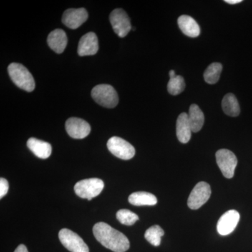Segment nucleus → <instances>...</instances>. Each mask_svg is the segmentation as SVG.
<instances>
[{"label": "nucleus", "instance_id": "obj_11", "mask_svg": "<svg viewBox=\"0 0 252 252\" xmlns=\"http://www.w3.org/2000/svg\"><path fill=\"white\" fill-rule=\"evenodd\" d=\"M240 219V214L236 210H231L225 212L219 220L217 231L221 235L230 234L238 225Z\"/></svg>", "mask_w": 252, "mask_h": 252}, {"label": "nucleus", "instance_id": "obj_13", "mask_svg": "<svg viewBox=\"0 0 252 252\" xmlns=\"http://www.w3.org/2000/svg\"><path fill=\"white\" fill-rule=\"evenodd\" d=\"M99 49L98 39L94 32H89L81 38L78 46V54L80 56H93Z\"/></svg>", "mask_w": 252, "mask_h": 252}, {"label": "nucleus", "instance_id": "obj_18", "mask_svg": "<svg viewBox=\"0 0 252 252\" xmlns=\"http://www.w3.org/2000/svg\"><path fill=\"white\" fill-rule=\"evenodd\" d=\"M188 115L192 132H199L201 130L205 122L203 112L197 104H193L190 105Z\"/></svg>", "mask_w": 252, "mask_h": 252}, {"label": "nucleus", "instance_id": "obj_1", "mask_svg": "<svg viewBox=\"0 0 252 252\" xmlns=\"http://www.w3.org/2000/svg\"><path fill=\"white\" fill-rule=\"evenodd\" d=\"M94 238L101 245L114 252H125L130 248V242L125 235L104 222L94 225Z\"/></svg>", "mask_w": 252, "mask_h": 252}, {"label": "nucleus", "instance_id": "obj_3", "mask_svg": "<svg viewBox=\"0 0 252 252\" xmlns=\"http://www.w3.org/2000/svg\"><path fill=\"white\" fill-rule=\"evenodd\" d=\"M91 95L97 104L106 108H114L119 103L117 91L108 84L94 86L91 92Z\"/></svg>", "mask_w": 252, "mask_h": 252}, {"label": "nucleus", "instance_id": "obj_6", "mask_svg": "<svg viewBox=\"0 0 252 252\" xmlns=\"http://www.w3.org/2000/svg\"><path fill=\"white\" fill-rule=\"evenodd\" d=\"M217 163L225 178H233L235 167L238 165V158L228 149H222L217 152Z\"/></svg>", "mask_w": 252, "mask_h": 252}, {"label": "nucleus", "instance_id": "obj_15", "mask_svg": "<svg viewBox=\"0 0 252 252\" xmlns=\"http://www.w3.org/2000/svg\"><path fill=\"white\" fill-rule=\"evenodd\" d=\"M177 137L182 143L186 144L189 142L191 137V127L189 120V115L187 113H182L177 120Z\"/></svg>", "mask_w": 252, "mask_h": 252}, {"label": "nucleus", "instance_id": "obj_12", "mask_svg": "<svg viewBox=\"0 0 252 252\" xmlns=\"http://www.w3.org/2000/svg\"><path fill=\"white\" fill-rule=\"evenodd\" d=\"M89 14L84 8L69 9L63 14L62 21L64 26L70 29H77L87 21Z\"/></svg>", "mask_w": 252, "mask_h": 252}, {"label": "nucleus", "instance_id": "obj_14", "mask_svg": "<svg viewBox=\"0 0 252 252\" xmlns=\"http://www.w3.org/2000/svg\"><path fill=\"white\" fill-rule=\"evenodd\" d=\"M48 44L56 54H62L67 44L66 33L61 29L54 30L48 36Z\"/></svg>", "mask_w": 252, "mask_h": 252}, {"label": "nucleus", "instance_id": "obj_19", "mask_svg": "<svg viewBox=\"0 0 252 252\" xmlns=\"http://www.w3.org/2000/svg\"><path fill=\"white\" fill-rule=\"evenodd\" d=\"M129 203L135 206L149 205L152 206L157 203V197L154 194L145 191L135 192L130 194L128 198Z\"/></svg>", "mask_w": 252, "mask_h": 252}, {"label": "nucleus", "instance_id": "obj_26", "mask_svg": "<svg viewBox=\"0 0 252 252\" xmlns=\"http://www.w3.org/2000/svg\"><path fill=\"white\" fill-rule=\"evenodd\" d=\"M14 252H28V250L26 245H20L16 249Z\"/></svg>", "mask_w": 252, "mask_h": 252}, {"label": "nucleus", "instance_id": "obj_16", "mask_svg": "<svg viewBox=\"0 0 252 252\" xmlns=\"http://www.w3.org/2000/svg\"><path fill=\"white\" fill-rule=\"evenodd\" d=\"M27 146L30 150L39 158H48L52 152L51 144L34 137H31L28 140Z\"/></svg>", "mask_w": 252, "mask_h": 252}, {"label": "nucleus", "instance_id": "obj_22", "mask_svg": "<svg viewBox=\"0 0 252 252\" xmlns=\"http://www.w3.org/2000/svg\"><path fill=\"white\" fill-rule=\"evenodd\" d=\"M164 233H165L161 227L155 225L147 230L144 234V238L149 243L154 246L158 247L161 243V238L163 236Z\"/></svg>", "mask_w": 252, "mask_h": 252}, {"label": "nucleus", "instance_id": "obj_17", "mask_svg": "<svg viewBox=\"0 0 252 252\" xmlns=\"http://www.w3.org/2000/svg\"><path fill=\"white\" fill-rule=\"evenodd\" d=\"M178 25L181 31L185 35L197 37L200 35V28L198 23L190 16L183 15L178 18Z\"/></svg>", "mask_w": 252, "mask_h": 252}, {"label": "nucleus", "instance_id": "obj_10", "mask_svg": "<svg viewBox=\"0 0 252 252\" xmlns=\"http://www.w3.org/2000/svg\"><path fill=\"white\" fill-rule=\"evenodd\" d=\"M68 135L74 139H84L91 132V126L89 123L79 118H70L65 124Z\"/></svg>", "mask_w": 252, "mask_h": 252}, {"label": "nucleus", "instance_id": "obj_21", "mask_svg": "<svg viewBox=\"0 0 252 252\" xmlns=\"http://www.w3.org/2000/svg\"><path fill=\"white\" fill-rule=\"evenodd\" d=\"M222 64L219 63H212L204 72V79L207 84H215L220 79L222 72Z\"/></svg>", "mask_w": 252, "mask_h": 252}, {"label": "nucleus", "instance_id": "obj_27", "mask_svg": "<svg viewBox=\"0 0 252 252\" xmlns=\"http://www.w3.org/2000/svg\"><path fill=\"white\" fill-rule=\"evenodd\" d=\"M242 0H225V2L230 4H236L242 2Z\"/></svg>", "mask_w": 252, "mask_h": 252}, {"label": "nucleus", "instance_id": "obj_5", "mask_svg": "<svg viewBox=\"0 0 252 252\" xmlns=\"http://www.w3.org/2000/svg\"><path fill=\"white\" fill-rule=\"evenodd\" d=\"M60 241L71 252H89L88 245L83 239L72 230L63 228L59 233Z\"/></svg>", "mask_w": 252, "mask_h": 252}, {"label": "nucleus", "instance_id": "obj_7", "mask_svg": "<svg viewBox=\"0 0 252 252\" xmlns=\"http://www.w3.org/2000/svg\"><path fill=\"white\" fill-rule=\"evenodd\" d=\"M109 152L122 160H130L135 154V149L132 144L119 137H112L107 142Z\"/></svg>", "mask_w": 252, "mask_h": 252}, {"label": "nucleus", "instance_id": "obj_23", "mask_svg": "<svg viewBox=\"0 0 252 252\" xmlns=\"http://www.w3.org/2000/svg\"><path fill=\"white\" fill-rule=\"evenodd\" d=\"M185 89V79L182 76L177 75L170 79L167 84V91L172 95H177L183 92Z\"/></svg>", "mask_w": 252, "mask_h": 252}, {"label": "nucleus", "instance_id": "obj_24", "mask_svg": "<svg viewBox=\"0 0 252 252\" xmlns=\"http://www.w3.org/2000/svg\"><path fill=\"white\" fill-rule=\"evenodd\" d=\"M117 219L122 224L132 225L139 220V217L130 210L123 209L117 212Z\"/></svg>", "mask_w": 252, "mask_h": 252}, {"label": "nucleus", "instance_id": "obj_20", "mask_svg": "<svg viewBox=\"0 0 252 252\" xmlns=\"http://www.w3.org/2000/svg\"><path fill=\"white\" fill-rule=\"evenodd\" d=\"M222 108L225 114L230 117H238L240 113V105L234 94H225L222 100Z\"/></svg>", "mask_w": 252, "mask_h": 252}, {"label": "nucleus", "instance_id": "obj_28", "mask_svg": "<svg viewBox=\"0 0 252 252\" xmlns=\"http://www.w3.org/2000/svg\"><path fill=\"white\" fill-rule=\"evenodd\" d=\"M169 75H170V79H172V78H174L176 77L175 72L174 70H170V73H169Z\"/></svg>", "mask_w": 252, "mask_h": 252}, {"label": "nucleus", "instance_id": "obj_9", "mask_svg": "<svg viewBox=\"0 0 252 252\" xmlns=\"http://www.w3.org/2000/svg\"><path fill=\"white\" fill-rule=\"evenodd\" d=\"M109 19L114 32L119 37H125L132 29L130 18L122 9H114L111 13Z\"/></svg>", "mask_w": 252, "mask_h": 252}, {"label": "nucleus", "instance_id": "obj_25", "mask_svg": "<svg viewBox=\"0 0 252 252\" xmlns=\"http://www.w3.org/2000/svg\"><path fill=\"white\" fill-rule=\"evenodd\" d=\"M8 190H9V182L6 179L1 177L0 179V198L5 196Z\"/></svg>", "mask_w": 252, "mask_h": 252}, {"label": "nucleus", "instance_id": "obj_2", "mask_svg": "<svg viewBox=\"0 0 252 252\" xmlns=\"http://www.w3.org/2000/svg\"><path fill=\"white\" fill-rule=\"evenodd\" d=\"M8 72L13 82L20 89L32 92L35 88L34 78L29 70L19 63H11L8 67Z\"/></svg>", "mask_w": 252, "mask_h": 252}, {"label": "nucleus", "instance_id": "obj_4", "mask_svg": "<svg viewBox=\"0 0 252 252\" xmlns=\"http://www.w3.org/2000/svg\"><path fill=\"white\" fill-rule=\"evenodd\" d=\"M104 187V182L100 179H87L78 182L74 186V191L80 198L91 200L99 195Z\"/></svg>", "mask_w": 252, "mask_h": 252}, {"label": "nucleus", "instance_id": "obj_8", "mask_svg": "<svg viewBox=\"0 0 252 252\" xmlns=\"http://www.w3.org/2000/svg\"><path fill=\"white\" fill-rule=\"evenodd\" d=\"M210 186L205 182H198L192 190L188 198V206L191 210H198L207 203L211 196Z\"/></svg>", "mask_w": 252, "mask_h": 252}]
</instances>
